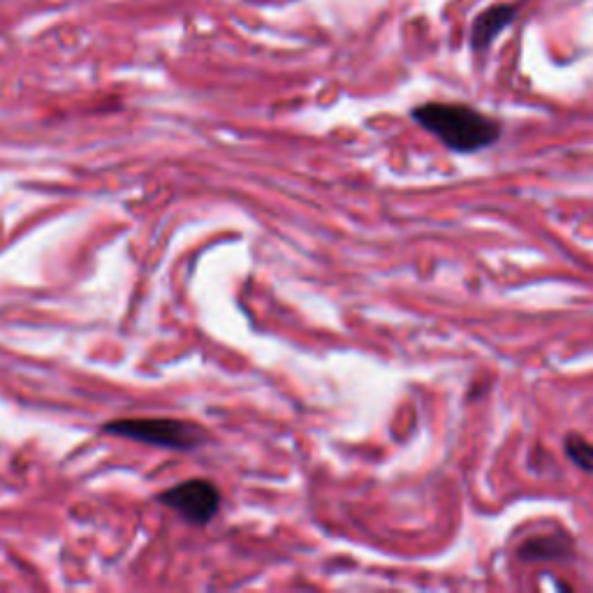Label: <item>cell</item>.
<instances>
[{"label": "cell", "mask_w": 593, "mask_h": 593, "mask_svg": "<svg viewBox=\"0 0 593 593\" xmlns=\"http://www.w3.org/2000/svg\"><path fill=\"white\" fill-rule=\"evenodd\" d=\"M105 431L167 450H195L207 441V431L200 424L174 420V417H128L105 424Z\"/></svg>", "instance_id": "2"}, {"label": "cell", "mask_w": 593, "mask_h": 593, "mask_svg": "<svg viewBox=\"0 0 593 593\" xmlns=\"http://www.w3.org/2000/svg\"><path fill=\"white\" fill-rule=\"evenodd\" d=\"M519 14V5H510V3H501V5H492L487 7L485 12H480L478 17L473 19L471 26V47L473 51H487L489 47L499 40V35L515 24Z\"/></svg>", "instance_id": "4"}, {"label": "cell", "mask_w": 593, "mask_h": 593, "mask_svg": "<svg viewBox=\"0 0 593 593\" xmlns=\"http://www.w3.org/2000/svg\"><path fill=\"white\" fill-rule=\"evenodd\" d=\"M563 450H566L568 459L573 461L582 471L593 473V443L580 434H568L563 441Z\"/></svg>", "instance_id": "6"}, {"label": "cell", "mask_w": 593, "mask_h": 593, "mask_svg": "<svg viewBox=\"0 0 593 593\" xmlns=\"http://www.w3.org/2000/svg\"><path fill=\"white\" fill-rule=\"evenodd\" d=\"M568 552V540L563 538H533L519 547V556L524 561H540V559H561Z\"/></svg>", "instance_id": "5"}, {"label": "cell", "mask_w": 593, "mask_h": 593, "mask_svg": "<svg viewBox=\"0 0 593 593\" xmlns=\"http://www.w3.org/2000/svg\"><path fill=\"white\" fill-rule=\"evenodd\" d=\"M158 499L167 508L177 510L186 522L195 526L209 524L218 515V510H221V492H218L214 482L202 478L186 480L181 485L165 489Z\"/></svg>", "instance_id": "3"}, {"label": "cell", "mask_w": 593, "mask_h": 593, "mask_svg": "<svg viewBox=\"0 0 593 593\" xmlns=\"http://www.w3.org/2000/svg\"><path fill=\"white\" fill-rule=\"evenodd\" d=\"M413 121L434 135L445 149L475 153L499 142L501 123L489 119L475 107L459 102H424L415 107Z\"/></svg>", "instance_id": "1"}]
</instances>
